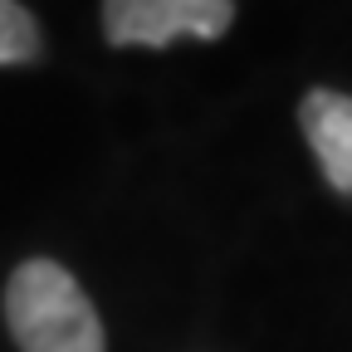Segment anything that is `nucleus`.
Returning a JSON list of instances; mask_svg holds the SVG:
<instances>
[{"instance_id":"f257e3e1","label":"nucleus","mask_w":352,"mask_h":352,"mask_svg":"<svg viewBox=\"0 0 352 352\" xmlns=\"http://www.w3.org/2000/svg\"><path fill=\"white\" fill-rule=\"evenodd\" d=\"M6 323L20 352H103V323L94 303L54 259H25L10 274Z\"/></svg>"},{"instance_id":"f03ea898","label":"nucleus","mask_w":352,"mask_h":352,"mask_svg":"<svg viewBox=\"0 0 352 352\" xmlns=\"http://www.w3.org/2000/svg\"><path fill=\"white\" fill-rule=\"evenodd\" d=\"M235 20V0H103V34L127 50H166L171 39H220Z\"/></svg>"},{"instance_id":"20e7f679","label":"nucleus","mask_w":352,"mask_h":352,"mask_svg":"<svg viewBox=\"0 0 352 352\" xmlns=\"http://www.w3.org/2000/svg\"><path fill=\"white\" fill-rule=\"evenodd\" d=\"M39 54V25L20 0H0V64H30Z\"/></svg>"},{"instance_id":"7ed1b4c3","label":"nucleus","mask_w":352,"mask_h":352,"mask_svg":"<svg viewBox=\"0 0 352 352\" xmlns=\"http://www.w3.org/2000/svg\"><path fill=\"white\" fill-rule=\"evenodd\" d=\"M298 127L314 147L328 186L352 196V98L333 94V88H314L298 103Z\"/></svg>"}]
</instances>
